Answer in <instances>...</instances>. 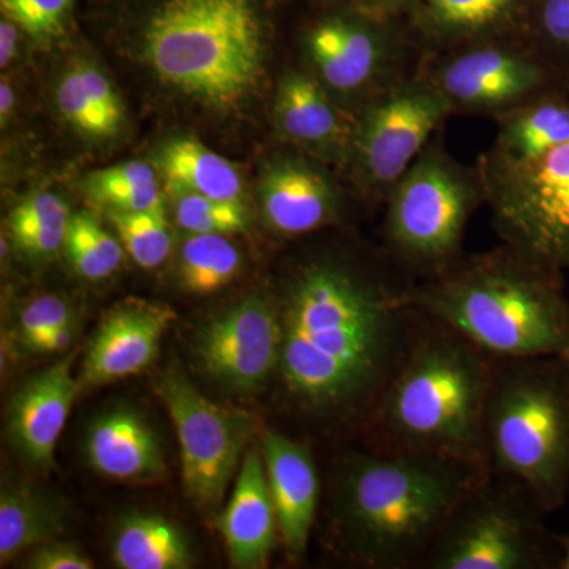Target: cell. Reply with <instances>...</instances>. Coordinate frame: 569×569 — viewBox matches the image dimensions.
<instances>
[{
    "mask_svg": "<svg viewBox=\"0 0 569 569\" xmlns=\"http://www.w3.org/2000/svg\"><path fill=\"white\" fill-rule=\"evenodd\" d=\"M17 24H13L10 20H3L0 22V66L6 69L14 58V51H17L18 32Z\"/></svg>",
    "mask_w": 569,
    "mask_h": 569,
    "instance_id": "obj_40",
    "label": "cell"
},
{
    "mask_svg": "<svg viewBox=\"0 0 569 569\" xmlns=\"http://www.w3.org/2000/svg\"><path fill=\"white\" fill-rule=\"evenodd\" d=\"M67 323H74V312L69 302L58 295H43L24 307L18 328L26 343L33 337Z\"/></svg>",
    "mask_w": 569,
    "mask_h": 569,
    "instance_id": "obj_34",
    "label": "cell"
},
{
    "mask_svg": "<svg viewBox=\"0 0 569 569\" xmlns=\"http://www.w3.org/2000/svg\"><path fill=\"white\" fill-rule=\"evenodd\" d=\"M261 206L268 223L279 233H310L331 219L335 193L328 181L306 164H276L261 186Z\"/></svg>",
    "mask_w": 569,
    "mask_h": 569,
    "instance_id": "obj_19",
    "label": "cell"
},
{
    "mask_svg": "<svg viewBox=\"0 0 569 569\" xmlns=\"http://www.w3.org/2000/svg\"><path fill=\"white\" fill-rule=\"evenodd\" d=\"M561 548V559L559 561V568L569 569V537L557 538Z\"/></svg>",
    "mask_w": 569,
    "mask_h": 569,
    "instance_id": "obj_42",
    "label": "cell"
},
{
    "mask_svg": "<svg viewBox=\"0 0 569 569\" xmlns=\"http://www.w3.org/2000/svg\"><path fill=\"white\" fill-rule=\"evenodd\" d=\"M74 355L29 378L9 407V436L33 467L54 466V451L81 385L73 377Z\"/></svg>",
    "mask_w": 569,
    "mask_h": 569,
    "instance_id": "obj_14",
    "label": "cell"
},
{
    "mask_svg": "<svg viewBox=\"0 0 569 569\" xmlns=\"http://www.w3.org/2000/svg\"><path fill=\"white\" fill-rule=\"evenodd\" d=\"M512 0H432L433 13L452 29L485 28L507 13Z\"/></svg>",
    "mask_w": 569,
    "mask_h": 569,
    "instance_id": "obj_33",
    "label": "cell"
},
{
    "mask_svg": "<svg viewBox=\"0 0 569 569\" xmlns=\"http://www.w3.org/2000/svg\"><path fill=\"white\" fill-rule=\"evenodd\" d=\"M470 206L462 179L437 156L425 157L396 187L389 239L413 263H447L462 241Z\"/></svg>",
    "mask_w": 569,
    "mask_h": 569,
    "instance_id": "obj_9",
    "label": "cell"
},
{
    "mask_svg": "<svg viewBox=\"0 0 569 569\" xmlns=\"http://www.w3.org/2000/svg\"><path fill=\"white\" fill-rule=\"evenodd\" d=\"M241 253L224 234H192L182 244L179 277L187 290L209 295L238 276Z\"/></svg>",
    "mask_w": 569,
    "mask_h": 569,
    "instance_id": "obj_26",
    "label": "cell"
},
{
    "mask_svg": "<svg viewBox=\"0 0 569 569\" xmlns=\"http://www.w3.org/2000/svg\"><path fill=\"white\" fill-rule=\"evenodd\" d=\"M489 478L429 452H353L337 479V529L362 565L410 567L427 559L449 519Z\"/></svg>",
    "mask_w": 569,
    "mask_h": 569,
    "instance_id": "obj_2",
    "label": "cell"
},
{
    "mask_svg": "<svg viewBox=\"0 0 569 569\" xmlns=\"http://www.w3.org/2000/svg\"><path fill=\"white\" fill-rule=\"evenodd\" d=\"M569 141V103L546 102L530 108L508 127L505 156L511 168L537 162Z\"/></svg>",
    "mask_w": 569,
    "mask_h": 569,
    "instance_id": "obj_25",
    "label": "cell"
},
{
    "mask_svg": "<svg viewBox=\"0 0 569 569\" xmlns=\"http://www.w3.org/2000/svg\"><path fill=\"white\" fill-rule=\"evenodd\" d=\"M277 119L288 137L309 144H329L342 134L339 114L320 84L302 73H290L277 93Z\"/></svg>",
    "mask_w": 569,
    "mask_h": 569,
    "instance_id": "obj_24",
    "label": "cell"
},
{
    "mask_svg": "<svg viewBox=\"0 0 569 569\" xmlns=\"http://www.w3.org/2000/svg\"><path fill=\"white\" fill-rule=\"evenodd\" d=\"M156 73L216 107H234L263 73L264 29L254 0H160L146 21Z\"/></svg>",
    "mask_w": 569,
    "mask_h": 569,
    "instance_id": "obj_5",
    "label": "cell"
},
{
    "mask_svg": "<svg viewBox=\"0 0 569 569\" xmlns=\"http://www.w3.org/2000/svg\"><path fill=\"white\" fill-rule=\"evenodd\" d=\"M310 54L331 88L355 91L373 77L381 51L369 32L343 21L318 26L309 40Z\"/></svg>",
    "mask_w": 569,
    "mask_h": 569,
    "instance_id": "obj_20",
    "label": "cell"
},
{
    "mask_svg": "<svg viewBox=\"0 0 569 569\" xmlns=\"http://www.w3.org/2000/svg\"><path fill=\"white\" fill-rule=\"evenodd\" d=\"M181 448L182 479L197 507H219L253 432L249 415L220 407L170 367L157 381Z\"/></svg>",
    "mask_w": 569,
    "mask_h": 569,
    "instance_id": "obj_8",
    "label": "cell"
},
{
    "mask_svg": "<svg viewBox=\"0 0 569 569\" xmlns=\"http://www.w3.org/2000/svg\"><path fill=\"white\" fill-rule=\"evenodd\" d=\"M541 511L519 486L485 481L460 505L425 560L433 569H531L545 563Z\"/></svg>",
    "mask_w": 569,
    "mask_h": 569,
    "instance_id": "obj_7",
    "label": "cell"
},
{
    "mask_svg": "<svg viewBox=\"0 0 569 569\" xmlns=\"http://www.w3.org/2000/svg\"><path fill=\"white\" fill-rule=\"evenodd\" d=\"M411 296L332 263L307 264L282 305L279 376L288 396L318 417L370 422L415 323Z\"/></svg>",
    "mask_w": 569,
    "mask_h": 569,
    "instance_id": "obj_1",
    "label": "cell"
},
{
    "mask_svg": "<svg viewBox=\"0 0 569 569\" xmlns=\"http://www.w3.org/2000/svg\"><path fill=\"white\" fill-rule=\"evenodd\" d=\"M70 222V212L66 201L58 194L43 192L29 197L11 212L9 228L11 234L32 228L48 227Z\"/></svg>",
    "mask_w": 569,
    "mask_h": 569,
    "instance_id": "obj_35",
    "label": "cell"
},
{
    "mask_svg": "<svg viewBox=\"0 0 569 569\" xmlns=\"http://www.w3.org/2000/svg\"><path fill=\"white\" fill-rule=\"evenodd\" d=\"M67 227L69 223L48 224L32 228L13 236L14 244L22 252L33 258H47L58 252L66 244Z\"/></svg>",
    "mask_w": 569,
    "mask_h": 569,
    "instance_id": "obj_37",
    "label": "cell"
},
{
    "mask_svg": "<svg viewBox=\"0 0 569 569\" xmlns=\"http://www.w3.org/2000/svg\"><path fill=\"white\" fill-rule=\"evenodd\" d=\"M512 170L497 200L509 241L539 264L569 268V141Z\"/></svg>",
    "mask_w": 569,
    "mask_h": 569,
    "instance_id": "obj_10",
    "label": "cell"
},
{
    "mask_svg": "<svg viewBox=\"0 0 569 569\" xmlns=\"http://www.w3.org/2000/svg\"><path fill=\"white\" fill-rule=\"evenodd\" d=\"M77 323H67L51 329V331L43 332V335L33 337V339L26 342L24 346L32 353H58V351L66 350L73 342L77 336Z\"/></svg>",
    "mask_w": 569,
    "mask_h": 569,
    "instance_id": "obj_39",
    "label": "cell"
},
{
    "mask_svg": "<svg viewBox=\"0 0 569 569\" xmlns=\"http://www.w3.org/2000/svg\"><path fill=\"white\" fill-rule=\"evenodd\" d=\"M174 320L170 307L141 299L116 306L97 329L82 361L81 388H97L137 376L156 361L167 329Z\"/></svg>",
    "mask_w": 569,
    "mask_h": 569,
    "instance_id": "obj_13",
    "label": "cell"
},
{
    "mask_svg": "<svg viewBox=\"0 0 569 569\" xmlns=\"http://www.w3.org/2000/svg\"><path fill=\"white\" fill-rule=\"evenodd\" d=\"M63 247L78 274L88 280L107 279L123 263V246L92 213L70 217Z\"/></svg>",
    "mask_w": 569,
    "mask_h": 569,
    "instance_id": "obj_28",
    "label": "cell"
},
{
    "mask_svg": "<svg viewBox=\"0 0 569 569\" xmlns=\"http://www.w3.org/2000/svg\"><path fill=\"white\" fill-rule=\"evenodd\" d=\"M266 477L274 501L280 539L295 560L301 559L316 522L320 481L312 452L306 445L266 430L261 440Z\"/></svg>",
    "mask_w": 569,
    "mask_h": 569,
    "instance_id": "obj_15",
    "label": "cell"
},
{
    "mask_svg": "<svg viewBox=\"0 0 569 569\" xmlns=\"http://www.w3.org/2000/svg\"><path fill=\"white\" fill-rule=\"evenodd\" d=\"M425 321L370 419L380 451L429 452L490 475L485 422L500 361Z\"/></svg>",
    "mask_w": 569,
    "mask_h": 569,
    "instance_id": "obj_3",
    "label": "cell"
},
{
    "mask_svg": "<svg viewBox=\"0 0 569 569\" xmlns=\"http://www.w3.org/2000/svg\"><path fill=\"white\" fill-rule=\"evenodd\" d=\"M112 559L122 569H187L193 565L183 531L157 515L123 519L112 541Z\"/></svg>",
    "mask_w": 569,
    "mask_h": 569,
    "instance_id": "obj_22",
    "label": "cell"
},
{
    "mask_svg": "<svg viewBox=\"0 0 569 569\" xmlns=\"http://www.w3.org/2000/svg\"><path fill=\"white\" fill-rule=\"evenodd\" d=\"M58 104L63 118L81 133L99 138L118 133V129L108 121L99 103L86 88L78 67L62 78L58 89Z\"/></svg>",
    "mask_w": 569,
    "mask_h": 569,
    "instance_id": "obj_31",
    "label": "cell"
},
{
    "mask_svg": "<svg viewBox=\"0 0 569 569\" xmlns=\"http://www.w3.org/2000/svg\"><path fill=\"white\" fill-rule=\"evenodd\" d=\"M541 24L550 41L569 52V0H545Z\"/></svg>",
    "mask_w": 569,
    "mask_h": 569,
    "instance_id": "obj_38",
    "label": "cell"
},
{
    "mask_svg": "<svg viewBox=\"0 0 569 569\" xmlns=\"http://www.w3.org/2000/svg\"><path fill=\"white\" fill-rule=\"evenodd\" d=\"M485 430L490 473L519 486L541 511L559 507L569 486V366L498 362Z\"/></svg>",
    "mask_w": 569,
    "mask_h": 569,
    "instance_id": "obj_6",
    "label": "cell"
},
{
    "mask_svg": "<svg viewBox=\"0 0 569 569\" xmlns=\"http://www.w3.org/2000/svg\"><path fill=\"white\" fill-rule=\"evenodd\" d=\"M217 526L227 545L231 567L258 569L268 565L279 541V523L263 455L254 449L242 459L233 493Z\"/></svg>",
    "mask_w": 569,
    "mask_h": 569,
    "instance_id": "obj_16",
    "label": "cell"
},
{
    "mask_svg": "<svg viewBox=\"0 0 569 569\" xmlns=\"http://www.w3.org/2000/svg\"><path fill=\"white\" fill-rule=\"evenodd\" d=\"M32 569H92L93 561L80 548L67 542L41 545L28 560Z\"/></svg>",
    "mask_w": 569,
    "mask_h": 569,
    "instance_id": "obj_36",
    "label": "cell"
},
{
    "mask_svg": "<svg viewBox=\"0 0 569 569\" xmlns=\"http://www.w3.org/2000/svg\"><path fill=\"white\" fill-rule=\"evenodd\" d=\"M545 81L537 63L501 50H478L449 63L441 77L448 99L471 107H496L529 96Z\"/></svg>",
    "mask_w": 569,
    "mask_h": 569,
    "instance_id": "obj_18",
    "label": "cell"
},
{
    "mask_svg": "<svg viewBox=\"0 0 569 569\" xmlns=\"http://www.w3.org/2000/svg\"><path fill=\"white\" fill-rule=\"evenodd\" d=\"M123 249L144 269L162 266L171 252V230L163 203L148 211H108Z\"/></svg>",
    "mask_w": 569,
    "mask_h": 569,
    "instance_id": "obj_29",
    "label": "cell"
},
{
    "mask_svg": "<svg viewBox=\"0 0 569 569\" xmlns=\"http://www.w3.org/2000/svg\"><path fill=\"white\" fill-rule=\"evenodd\" d=\"M176 193V222L182 230L192 234H231L246 230L247 217L241 204L183 190Z\"/></svg>",
    "mask_w": 569,
    "mask_h": 569,
    "instance_id": "obj_30",
    "label": "cell"
},
{
    "mask_svg": "<svg viewBox=\"0 0 569 569\" xmlns=\"http://www.w3.org/2000/svg\"><path fill=\"white\" fill-rule=\"evenodd\" d=\"M86 455L93 470L116 481L149 485L167 475L159 437L129 408H118L92 422Z\"/></svg>",
    "mask_w": 569,
    "mask_h": 569,
    "instance_id": "obj_17",
    "label": "cell"
},
{
    "mask_svg": "<svg viewBox=\"0 0 569 569\" xmlns=\"http://www.w3.org/2000/svg\"><path fill=\"white\" fill-rule=\"evenodd\" d=\"M13 91H11L9 84L2 82V86H0V118H2V123H6L7 119L10 118L11 110H13Z\"/></svg>",
    "mask_w": 569,
    "mask_h": 569,
    "instance_id": "obj_41",
    "label": "cell"
},
{
    "mask_svg": "<svg viewBox=\"0 0 569 569\" xmlns=\"http://www.w3.org/2000/svg\"><path fill=\"white\" fill-rule=\"evenodd\" d=\"M448 108L447 93L421 86L400 89L373 107L358 141L369 181L385 187L402 178Z\"/></svg>",
    "mask_w": 569,
    "mask_h": 569,
    "instance_id": "obj_12",
    "label": "cell"
},
{
    "mask_svg": "<svg viewBox=\"0 0 569 569\" xmlns=\"http://www.w3.org/2000/svg\"><path fill=\"white\" fill-rule=\"evenodd\" d=\"M519 258L475 261L411 296L415 309L498 361L569 366V305L548 266Z\"/></svg>",
    "mask_w": 569,
    "mask_h": 569,
    "instance_id": "obj_4",
    "label": "cell"
},
{
    "mask_svg": "<svg viewBox=\"0 0 569 569\" xmlns=\"http://www.w3.org/2000/svg\"><path fill=\"white\" fill-rule=\"evenodd\" d=\"M86 189L108 211L140 212L163 203L156 173L141 162L96 171L86 179Z\"/></svg>",
    "mask_w": 569,
    "mask_h": 569,
    "instance_id": "obj_27",
    "label": "cell"
},
{
    "mask_svg": "<svg viewBox=\"0 0 569 569\" xmlns=\"http://www.w3.org/2000/svg\"><path fill=\"white\" fill-rule=\"evenodd\" d=\"M159 164L171 189L204 194L212 200L239 203L241 176L234 164L194 140H176L164 146Z\"/></svg>",
    "mask_w": 569,
    "mask_h": 569,
    "instance_id": "obj_23",
    "label": "cell"
},
{
    "mask_svg": "<svg viewBox=\"0 0 569 569\" xmlns=\"http://www.w3.org/2000/svg\"><path fill=\"white\" fill-rule=\"evenodd\" d=\"M66 529V511L58 500L28 486H3L0 493V561L47 545Z\"/></svg>",
    "mask_w": 569,
    "mask_h": 569,
    "instance_id": "obj_21",
    "label": "cell"
},
{
    "mask_svg": "<svg viewBox=\"0 0 569 569\" xmlns=\"http://www.w3.org/2000/svg\"><path fill=\"white\" fill-rule=\"evenodd\" d=\"M280 347L279 307L252 296L206 326L197 355L204 372L220 385L254 391L279 372Z\"/></svg>",
    "mask_w": 569,
    "mask_h": 569,
    "instance_id": "obj_11",
    "label": "cell"
},
{
    "mask_svg": "<svg viewBox=\"0 0 569 569\" xmlns=\"http://www.w3.org/2000/svg\"><path fill=\"white\" fill-rule=\"evenodd\" d=\"M71 0H0L7 20L32 37L56 36L61 32L63 18Z\"/></svg>",
    "mask_w": 569,
    "mask_h": 569,
    "instance_id": "obj_32",
    "label": "cell"
}]
</instances>
